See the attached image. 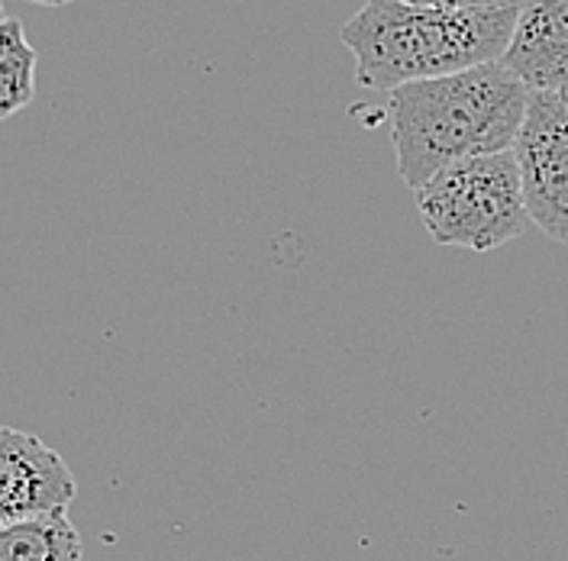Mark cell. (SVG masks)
Segmentation results:
<instances>
[{
    "label": "cell",
    "mask_w": 568,
    "mask_h": 561,
    "mask_svg": "<svg viewBox=\"0 0 568 561\" xmlns=\"http://www.w3.org/2000/svg\"><path fill=\"white\" fill-rule=\"evenodd\" d=\"M527 104V84L504 62L390 91L397 175L410 191H420L456 162L514 149Z\"/></svg>",
    "instance_id": "cell-1"
},
{
    "label": "cell",
    "mask_w": 568,
    "mask_h": 561,
    "mask_svg": "<svg viewBox=\"0 0 568 561\" xmlns=\"http://www.w3.org/2000/svg\"><path fill=\"white\" fill-rule=\"evenodd\" d=\"M514 27L517 7L446 10L407 0H365L339 39L353 52L355 81L365 91H397L500 62Z\"/></svg>",
    "instance_id": "cell-2"
},
{
    "label": "cell",
    "mask_w": 568,
    "mask_h": 561,
    "mask_svg": "<svg viewBox=\"0 0 568 561\" xmlns=\"http://www.w3.org/2000/svg\"><path fill=\"white\" fill-rule=\"evenodd\" d=\"M417 211L436 246L491 252L530 226L514 149L465 159L417 191Z\"/></svg>",
    "instance_id": "cell-3"
},
{
    "label": "cell",
    "mask_w": 568,
    "mask_h": 561,
    "mask_svg": "<svg viewBox=\"0 0 568 561\" xmlns=\"http://www.w3.org/2000/svg\"><path fill=\"white\" fill-rule=\"evenodd\" d=\"M520 191L530 223L568 246V101L556 91H530L524 126L514 142Z\"/></svg>",
    "instance_id": "cell-4"
},
{
    "label": "cell",
    "mask_w": 568,
    "mask_h": 561,
    "mask_svg": "<svg viewBox=\"0 0 568 561\" xmlns=\"http://www.w3.org/2000/svg\"><path fill=\"white\" fill-rule=\"evenodd\" d=\"M74 493L65 458L33 432L0 422V529L42 513H69Z\"/></svg>",
    "instance_id": "cell-5"
},
{
    "label": "cell",
    "mask_w": 568,
    "mask_h": 561,
    "mask_svg": "<svg viewBox=\"0 0 568 561\" xmlns=\"http://www.w3.org/2000/svg\"><path fill=\"white\" fill-rule=\"evenodd\" d=\"M500 62L527 91H568V0H524Z\"/></svg>",
    "instance_id": "cell-6"
},
{
    "label": "cell",
    "mask_w": 568,
    "mask_h": 561,
    "mask_svg": "<svg viewBox=\"0 0 568 561\" xmlns=\"http://www.w3.org/2000/svg\"><path fill=\"white\" fill-rule=\"evenodd\" d=\"M0 561H84L69 513H42L0 529Z\"/></svg>",
    "instance_id": "cell-7"
},
{
    "label": "cell",
    "mask_w": 568,
    "mask_h": 561,
    "mask_svg": "<svg viewBox=\"0 0 568 561\" xmlns=\"http://www.w3.org/2000/svg\"><path fill=\"white\" fill-rule=\"evenodd\" d=\"M36 98V49L20 20L0 23V120L20 113Z\"/></svg>",
    "instance_id": "cell-8"
},
{
    "label": "cell",
    "mask_w": 568,
    "mask_h": 561,
    "mask_svg": "<svg viewBox=\"0 0 568 561\" xmlns=\"http://www.w3.org/2000/svg\"><path fill=\"white\" fill-rule=\"evenodd\" d=\"M407 3L446 7V10H504V7H520L524 0H407Z\"/></svg>",
    "instance_id": "cell-9"
},
{
    "label": "cell",
    "mask_w": 568,
    "mask_h": 561,
    "mask_svg": "<svg viewBox=\"0 0 568 561\" xmlns=\"http://www.w3.org/2000/svg\"><path fill=\"white\" fill-rule=\"evenodd\" d=\"M30 3H39V7H52V10H59V7H69L74 0H30Z\"/></svg>",
    "instance_id": "cell-10"
},
{
    "label": "cell",
    "mask_w": 568,
    "mask_h": 561,
    "mask_svg": "<svg viewBox=\"0 0 568 561\" xmlns=\"http://www.w3.org/2000/svg\"><path fill=\"white\" fill-rule=\"evenodd\" d=\"M3 20H7V17H3V3H0V23H3Z\"/></svg>",
    "instance_id": "cell-11"
},
{
    "label": "cell",
    "mask_w": 568,
    "mask_h": 561,
    "mask_svg": "<svg viewBox=\"0 0 568 561\" xmlns=\"http://www.w3.org/2000/svg\"><path fill=\"white\" fill-rule=\"evenodd\" d=\"M562 94H566V101H568V91H562Z\"/></svg>",
    "instance_id": "cell-12"
}]
</instances>
